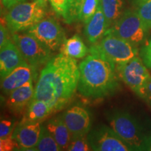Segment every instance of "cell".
Wrapping results in <instances>:
<instances>
[{"instance_id":"cell-15","label":"cell","mask_w":151,"mask_h":151,"mask_svg":"<svg viewBox=\"0 0 151 151\" xmlns=\"http://www.w3.org/2000/svg\"><path fill=\"white\" fill-rule=\"evenodd\" d=\"M35 89L33 81H30L14 90L9 95L7 105L13 112L20 113L28 106L32 99Z\"/></svg>"},{"instance_id":"cell-18","label":"cell","mask_w":151,"mask_h":151,"mask_svg":"<svg viewBox=\"0 0 151 151\" xmlns=\"http://www.w3.org/2000/svg\"><path fill=\"white\" fill-rule=\"evenodd\" d=\"M52 113L50 105L45 101L32 99L21 122H40Z\"/></svg>"},{"instance_id":"cell-8","label":"cell","mask_w":151,"mask_h":151,"mask_svg":"<svg viewBox=\"0 0 151 151\" xmlns=\"http://www.w3.org/2000/svg\"><path fill=\"white\" fill-rule=\"evenodd\" d=\"M116 70L119 78L142 97L145 86L151 76L141 57L136 56L127 62L116 65Z\"/></svg>"},{"instance_id":"cell-36","label":"cell","mask_w":151,"mask_h":151,"mask_svg":"<svg viewBox=\"0 0 151 151\" xmlns=\"http://www.w3.org/2000/svg\"><path fill=\"white\" fill-rule=\"evenodd\" d=\"M46 1H48V0H46Z\"/></svg>"},{"instance_id":"cell-11","label":"cell","mask_w":151,"mask_h":151,"mask_svg":"<svg viewBox=\"0 0 151 151\" xmlns=\"http://www.w3.org/2000/svg\"><path fill=\"white\" fill-rule=\"evenodd\" d=\"M62 118L70 132L71 137L87 135L91 128L89 111L81 106H73L67 109Z\"/></svg>"},{"instance_id":"cell-28","label":"cell","mask_w":151,"mask_h":151,"mask_svg":"<svg viewBox=\"0 0 151 151\" xmlns=\"http://www.w3.org/2000/svg\"><path fill=\"white\" fill-rule=\"evenodd\" d=\"M13 122L9 120H1L0 122V139L11 137Z\"/></svg>"},{"instance_id":"cell-4","label":"cell","mask_w":151,"mask_h":151,"mask_svg":"<svg viewBox=\"0 0 151 151\" xmlns=\"http://www.w3.org/2000/svg\"><path fill=\"white\" fill-rule=\"evenodd\" d=\"M46 0L22 2L10 9L6 15L7 27L11 33L27 31L46 16Z\"/></svg>"},{"instance_id":"cell-33","label":"cell","mask_w":151,"mask_h":151,"mask_svg":"<svg viewBox=\"0 0 151 151\" xmlns=\"http://www.w3.org/2000/svg\"><path fill=\"white\" fill-rule=\"evenodd\" d=\"M144 150L151 151V133L147 134L146 143H145Z\"/></svg>"},{"instance_id":"cell-24","label":"cell","mask_w":151,"mask_h":151,"mask_svg":"<svg viewBox=\"0 0 151 151\" xmlns=\"http://www.w3.org/2000/svg\"><path fill=\"white\" fill-rule=\"evenodd\" d=\"M137 11L141 20L149 29H151V0L146 1L138 6Z\"/></svg>"},{"instance_id":"cell-27","label":"cell","mask_w":151,"mask_h":151,"mask_svg":"<svg viewBox=\"0 0 151 151\" xmlns=\"http://www.w3.org/2000/svg\"><path fill=\"white\" fill-rule=\"evenodd\" d=\"M140 57L145 65L151 69V39L141 48Z\"/></svg>"},{"instance_id":"cell-7","label":"cell","mask_w":151,"mask_h":151,"mask_svg":"<svg viewBox=\"0 0 151 151\" xmlns=\"http://www.w3.org/2000/svg\"><path fill=\"white\" fill-rule=\"evenodd\" d=\"M11 38L28 65L35 70L52 58V50L27 32L12 33Z\"/></svg>"},{"instance_id":"cell-6","label":"cell","mask_w":151,"mask_h":151,"mask_svg":"<svg viewBox=\"0 0 151 151\" xmlns=\"http://www.w3.org/2000/svg\"><path fill=\"white\" fill-rule=\"evenodd\" d=\"M89 51L101 55L116 65L129 61L139 54L137 47L111 34L104 36L99 43L90 47Z\"/></svg>"},{"instance_id":"cell-9","label":"cell","mask_w":151,"mask_h":151,"mask_svg":"<svg viewBox=\"0 0 151 151\" xmlns=\"http://www.w3.org/2000/svg\"><path fill=\"white\" fill-rule=\"evenodd\" d=\"M87 136L92 150H132V149L117 134L112 128L105 124H101L94 128Z\"/></svg>"},{"instance_id":"cell-25","label":"cell","mask_w":151,"mask_h":151,"mask_svg":"<svg viewBox=\"0 0 151 151\" xmlns=\"http://www.w3.org/2000/svg\"><path fill=\"white\" fill-rule=\"evenodd\" d=\"M82 0H69V7L67 16L65 18L67 23L78 20V13Z\"/></svg>"},{"instance_id":"cell-35","label":"cell","mask_w":151,"mask_h":151,"mask_svg":"<svg viewBox=\"0 0 151 151\" xmlns=\"http://www.w3.org/2000/svg\"><path fill=\"white\" fill-rule=\"evenodd\" d=\"M146 101V102L148 104L151 106V96H147V97L144 99Z\"/></svg>"},{"instance_id":"cell-19","label":"cell","mask_w":151,"mask_h":151,"mask_svg":"<svg viewBox=\"0 0 151 151\" xmlns=\"http://www.w3.org/2000/svg\"><path fill=\"white\" fill-rule=\"evenodd\" d=\"M100 5L106 19L108 29L118 21L125 11L123 0H100Z\"/></svg>"},{"instance_id":"cell-5","label":"cell","mask_w":151,"mask_h":151,"mask_svg":"<svg viewBox=\"0 0 151 151\" xmlns=\"http://www.w3.org/2000/svg\"><path fill=\"white\" fill-rule=\"evenodd\" d=\"M148 30L137 11L128 9L106 30L105 35H113L138 47L146 41Z\"/></svg>"},{"instance_id":"cell-10","label":"cell","mask_w":151,"mask_h":151,"mask_svg":"<svg viewBox=\"0 0 151 151\" xmlns=\"http://www.w3.org/2000/svg\"><path fill=\"white\" fill-rule=\"evenodd\" d=\"M52 51H56L66 40L65 32L53 18H43L26 31Z\"/></svg>"},{"instance_id":"cell-12","label":"cell","mask_w":151,"mask_h":151,"mask_svg":"<svg viewBox=\"0 0 151 151\" xmlns=\"http://www.w3.org/2000/svg\"><path fill=\"white\" fill-rule=\"evenodd\" d=\"M40 122H21L15 128L11 137L22 150H35L40 138Z\"/></svg>"},{"instance_id":"cell-14","label":"cell","mask_w":151,"mask_h":151,"mask_svg":"<svg viewBox=\"0 0 151 151\" xmlns=\"http://www.w3.org/2000/svg\"><path fill=\"white\" fill-rule=\"evenodd\" d=\"M35 69L29 65L20 66L11 71L8 76L1 80V88L6 95L30 81H33L36 73Z\"/></svg>"},{"instance_id":"cell-26","label":"cell","mask_w":151,"mask_h":151,"mask_svg":"<svg viewBox=\"0 0 151 151\" xmlns=\"http://www.w3.org/2000/svg\"><path fill=\"white\" fill-rule=\"evenodd\" d=\"M54 11L65 19L69 7V0H49Z\"/></svg>"},{"instance_id":"cell-17","label":"cell","mask_w":151,"mask_h":151,"mask_svg":"<svg viewBox=\"0 0 151 151\" xmlns=\"http://www.w3.org/2000/svg\"><path fill=\"white\" fill-rule=\"evenodd\" d=\"M45 127L51 133L62 150H67L71 139V135L64 122L62 116L50 119L46 124Z\"/></svg>"},{"instance_id":"cell-21","label":"cell","mask_w":151,"mask_h":151,"mask_svg":"<svg viewBox=\"0 0 151 151\" xmlns=\"http://www.w3.org/2000/svg\"><path fill=\"white\" fill-rule=\"evenodd\" d=\"M35 150L60 151L62 149L47 128L45 126H41L40 138Z\"/></svg>"},{"instance_id":"cell-34","label":"cell","mask_w":151,"mask_h":151,"mask_svg":"<svg viewBox=\"0 0 151 151\" xmlns=\"http://www.w3.org/2000/svg\"><path fill=\"white\" fill-rule=\"evenodd\" d=\"M129 1H131L132 4L135 5L136 6H138L140 5L141 4H142L143 2H144V1H146V0H129Z\"/></svg>"},{"instance_id":"cell-29","label":"cell","mask_w":151,"mask_h":151,"mask_svg":"<svg viewBox=\"0 0 151 151\" xmlns=\"http://www.w3.org/2000/svg\"><path fill=\"white\" fill-rule=\"evenodd\" d=\"M14 140L12 139L11 136L5 139H1L0 140V150L1 151L12 150L14 149Z\"/></svg>"},{"instance_id":"cell-31","label":"cell","mask_w":151,"mask_h":151,"mask_svg":"<svg viewBox=\"0 0 151 151\" xmlns=\"http://www.w3.org/2000/svg\"><path fill=\"white\" fill-rule=\"evenodd\" d=\"M26 1L27 0H1V2H2L4 6L9 10L12 7H14V6L20 3L24 2Z\"/></svg>"},{"instance_id":"cell-3","label":"cell","mask_w":151,"mask_h":151,"mask_svg":"<svg viewBox=\"0 0 151 151\" xmlns=\"http://www.w3.org/2000/svg\"><path fill=\"white\" fill-rule=\"evenodd\" d=\"M110 127L132 149L144 150L147 134L139 121L127 111L114 109L106 113Z\"/></svg>"},{"instance_id":"cell-23","label":"cell","mask_w":151,"mask_h":151,"mask_svg":"<svg viewBox=\"0 0 151 151\" xmlns=\"http://www.w3.org/2000/svg\"><path fill=\"white\" fill-rule=\"evenodd\" d=\"M67 150L89 151L92 150L88 140V136L81 135L71 137Z\"/></svg>"},{"instance_id":"cell-30","label":"cell","mask_w":151,"mask_h":151,"mask_svg":"<svg viewBox=\"0 0 151 151\" xmlns=\"http://www.w3.org/2000/svg\"><path fill=\"white\" fill-rule=\"evenodd\" d=\"M9 40L8 29L1 24L0 26V47L3 46Z\"/></svg>"},{"instance_id":"cell-13","label":"cell","mask_w":151,"mask_h":151,"mask_svg":"<svg viewBox=\"0 0 151 151\" xmlns=\"http://www.w3.org/2000/svg\"><path fill=\"white\" fill-rule=\"evenodd\" d=\"M29 65L20 49L13 40L0 47V77L1 80L20 66Z\"/></svg>"},{"instance_id":"cell-1","label":"cell","mask_w":151,"mask_h":151,"mask_svg":"<svg viewBox=\"0 0 151 151\" xmlns=\"http://www.w3.org/2000/svg\"><path fill=\"white\" fill-rule=\"evenodd\" d=\"M80 70L76 58L60 53L52 57L41 71L32 99L45 101L52 113L61 110L78 89Z\"/></svg>"},{"instance_id":"cell-22","label":"cell","mask_w":151,"mask_h":151,"mask_svg":"<svg viewBox=\"0 0 151 151\" xmlns=\"http://www.w3.org/2000/svg\"><path fill=\"white\" fill-rule=\"evenodd\" d=\"M100 0H82L78 13V20L86 24L93 16L99 6Z\"/></svg>"},{"instance_id":"cell-32","label":"cell","mask_w":151,"mask_h":151,"mask_svg":"<svg viewBox=\"0 0 151 151\" xmlns=\"http://www.w3.org/2000/svg\"><path fill=\"white\" fill-rule=\"evenodd\" d=\"M147 96H151V78L149 79V81L147 82L146 86H145L143 96L141 98L144 99Z\"/></svg>"},{"instance_id":"cell-20","label":"cell","mask_w":151,"mask_h":151,"mask_svg":"<svg viewBox=\"0 0 151 151\" xmlns=\"http://www.w3.org/2000/svg\"><path fill=\"white\" fill-rule=\"evenodd\" d=\"M60 49L61 53L73 58H83L88 52V48L78 35L66 39Z\"/></svg>"},{"instance_id":"cell-16","label":"cell","mask_w":151,"mask_h":151,"mask_svg":"<svg viewBox=\"0 0 151 151\" xmlns=\"http://www.w3.org/2000/svg\"><path fill=\"white\" fill-rule=\"evenodd\" d=\"M107 29L108 26L106 19L99 3L93 16L86 24L85 35L90 43H96L104 36Z\"/></svg>"},{"instance_id":"cell-2","label":"cell","mask_w":151,"mask_h":151,"mask_svg":"<svg viewBox=\"0 0 151 151\" xmlns=\"http://www.w3.org/2000/svg\"><path fill=\"white\" fill-rule=\"evenodd\" d=\"M79 70L78 90L84 97L103 99L120 89L116 64L101 55L90 53L81 62Z\"/></svg>"}]
</instances>
